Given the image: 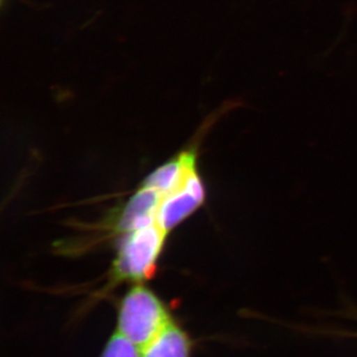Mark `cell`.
Masks as SVG:
<instances>
[{
  "instance_id": "6da1fadb",
  "label": "cell",
  "mask_w": 357,
  "mask_h": 357,
  "mask_svg": "<svg viewBox=\"0 0 357 357\" xmlns=\"http://www.w3.org/2000/svg\"><path fill=\"white\" fill-rule=\"evenodd\" d=\"M173 321L165 303L153 291L137 284L119 303L115 333L140 349Z\"/></svg>"
},
{
  "instance_id": "7a4b0ae2",
  "label": "cell",
  "mask_w": 357,
  "mask_h": 357,
  "mask_svg": "<svg viewBox=\"0 0 357 357\" xmlns=\"http://www.w3.org/2000/svg\"><path fill=\"white\" fill-rule=\"evenodd\" d=\"M166 236L157 222L126 234L112 265V280L140 284L151 278Z\"/></svg>"
},
{
  "instance_id": "3957f363",
  "label": "cell",
  "mask_w": 357,
  "mask_h": 357,
  "mask_svg": "<svg viewBox=\"0 0 357 357\" xmlns=\"http://www.w3.org/2000/svg\"><path fill=\"white\" fill-rule=\"evenodd\" d=\"M204 201L206 188L196 169L176 191L162 199L157 213V223L168 234L203 206Z\"/></svg>"
},
{
  "instance_id": "277c9868",
  "label": "cell",
  "mask_w": 357,
  "mask_h": 357,
  "mask_svg": "<svg viewBox=\"0 0 357 357\" xmlns=\"http://www.w3.org/2000/svg\"><path fill=\"white\" fill-rule=\"evenodd\" d=\"M162 199L163 196L156 190L142 185L122 208L115 222V230L129 234L154 225Z\"/></svg>"
},
{
  "instance_id": "5b68a950",
  "label": "cell",
  "mask_w": 357,
  "mask_h": 357,
  "mask_svg": "<svg viewBox=\"0 0 357 357\" xmlns=\"http://www.w3.org/2000/svg\"><path fill=\"white\" fill-rule=\"evenodd\" d=\"M196 169H198L196 152L188 150L157 168L145 178L142 185L156 190L164 198L176 191Z\"/></svg>"
},
{
  "instance_id": "8992f818",
  "label": "cell",
  "mask_w": 357,
  "mask_h": 357,
  "mask_svg": "<svg viewBox=\"0 0 357 357\" xmlns=\"http://www.w3.org/2000/svg\"><path fill=\"white\" fill-rule=\"evenodd\" d=\"M194 340L175 321L139 349L140 357H192Z\"/></svg>"
},
{
  "instance_id": "52a82bcc",
  "label": "cell",
  "mask_w": 357,
  "mask_h": 357,
  "mask_svg": "<svg viewBox=\"0 0 357 357\" xmlns=\"http://www.w3.org/2000/svg\"><path fill=\"white\" fill-rule=\"evenodd\" d=\"M98 357H140V351L126 338L114 332L103 345Z\"/></svg>"
}]
</instances>
